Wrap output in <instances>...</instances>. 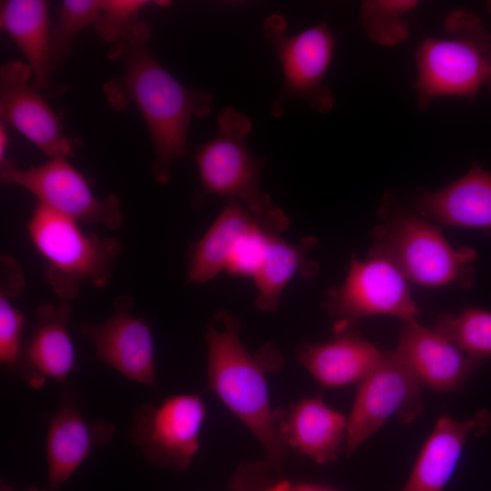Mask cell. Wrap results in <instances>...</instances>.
<instances>
[{
    "mask_svg": "<svg viewBox=\"0 0 491 491\" xmlns=\"http://www.w3.org/2000/svg\"><path fill=\"white\" fill-rule=\"evenodd\" d=\"M149 37V25L140 21L127 36L111 46L107 56L120 59L124 71L121 77L105 85L104 92L115 110L131 102L138 108L155 150L153 176L165 185L173 163L187 154L192 120L208 115L214 99L209 91L185 87L164 68L147 46Z\"/></svg>",
    "mask_w": 491,
    "mask_h": 491,
    "instance_id": "obj_1",
    "label": "cell"
},
{
    "mask_svg": "<svg viewBox=\"0 0 491 491\" xmlns=\"http://www.w3.org/2000/svg\"><path fill=\"white\" fill-rule=\"evenodd\" d=\"M207 387L261 444L266 460L284 475L290 448L280 434L270 404L267 374L279 371L283 357L271 344L252 355L241 340V322L218 310L205 326Z\"/></svg>",
    "mask_w": 491,
    "mask_h": 491,
    "instance_id": "obj_2",
    "label": "cell"
},
{
    "mask_svg": "<svg viewBox=\"0 0 491 491\" xmlns=\"http://www.w3.org/2000/svg\"><path fill=\"white\" fill-rule=\"evenodd\" d=\"M378 213L382 224L373 232L367 257L389 261L406 280L420 286L471 285L473 248L453 247L438 227L393 193L385 195Z\"/></svg>",
    "mask_w": 491,
    "mask_h": 491,
    "instance_id": "obj_3",
    "label": "cell"
},
{
    "mask_svg": "<svg viewBox=\"0 0 491 491\" xmlns=\"http://www.w3.org/2000/svg\"><path fill=\"white\" fill-rule=\"evenodd\" d=\"M415 59L420 109L444 96L473 100L491 77V32L475 14L455 10L444 21V35L425 37Z\"/></svg>",
    "mask_w": 491,
    "mask_h": 491,
    "instance_id": "obj_4",
    "label": "cell"
},
{
    "mask_svg": "<svg viewBox=\"0 0 491 491\" xmlns=\"http://www.w3.org/2000/svg\"><path fill=\"white\" fill-rule=\"evenodd\" d=\"M216 122L217 135L201 145L195 155L200 190L194 202L201 205L212 195L235 200L281 234L287 228L289 219L260 188L265 160L255 156L247 146L251 120L228 106L220 111Z\"/></svg>",
    "mask_w": 491,
    "mask_h": 491,
    "instance_id": "obj_5",
    "label": "cell"
},
{
    "mask_svg": "<svg viewBox=\"0 0 491 491\" xmlns=\"http://www.w3.org/2000/svg\"><path fill=\"white\" fill-rule=\"evenodd\" d=\"M26 227L45 261V280L62 301L76 297L84 282L96 288L107 285L123 250L120 240L85 232L78 222L38 203Z\"/></svg>",
    "mask_w": 491,
    "mask_h": 491,
    "instance_id": "obj_6",
    "label": "cell"
},
{
    "mask_svg": "<svg viewBox=\"0 0 491 491\" xmlns=\"http://www.w3.org/2000/svg\"><path fill=\"white\" fill-rule=\"evenodd\" d=\"M286 29L287 21L281 15H269L264 21V35L276 51L283 74L281 93L272 103L270 113L281 116L290 100L300 98L313 111L327 114L335 105V96L323 81L336 38L326 22L293 35H286Z\"/></svg>",
    "mask_w": 491,
    "mask_h": 491,
    "instance_id": "obj_7",
    "label": "cell"
},
{
    "mask_svg": "<svg viewBox=\"0 0 491 491\" xmlns=\"http://www.w3.org/2000/svg\"><path fill=\"white\" fill-rule=\"evenodd\" d=\"M1 179L24 187L46 208L78 223L104 225L115 230L123 223L120 199L115 195L97 197L85 175L68 158L20 168L10 159L1 165Z\"/></svg>",
    "mask_w": 491,
    "mask_h": 491,
    "instance_id": "obj_8",
    "label": "cell"
},
{
    "mask_svg": "<svg viewBox=\"0 0 491 491\" xmlns=\"http://www.w3.org/2000/svg\"><path fill=\"white\" fill-rule=\"evenodd\" d=\"M423 408L421 383L396 351H382L376 367L359 383L347 417L345 450L351 456L392 416L414 421Z\"/></svg>",
    "mask_w": 491,
    "mask_h": 491,
    "instance_id": "obj_9",
    "label": "cell"
},
{
    "mask_svg": "<svg viewBox=\"0 0 491 491\" xmlns=\"http://www.w3.org/2000/svg\"><path fill=\"white\" fill-rule=\"evenodd\" d=\"M205 416V405L199 394L171 396L157 404L139 406L130 436L155 466L184 471L199 450Z\"/></svg>",
    "mask_w": 491,
    "mask_h": 491,
    "instance_id": "obj_10",
    "label": "cell"
},
{
    "mask_svg": "<svg viewBox=\"0 0 491 491\" xmlns=\"http://www.w3.org/2000/svg\"><path fill=\"white\" fill-rule=\"evenodd\" d=\"M325 305L336 318L335 332L354 329L366 316L387 315L406 321L419 314L406 277L381 257L352 258L344 283L328 293Z\"/></svg>",
    "mask_w": 491,
    "mask_h": 491,
    "instance_id": "obj_11",
    "label": "cell"
},
{
    "mask_svg": "<svg viewBox=\"0 0 491 491\" xmlns=\"http://www.w3.org/2000/svg\"><path fill=\"white\" fill-rule=\"evenodd\" d=\"M134 306L131 296H117L105 321H84L78 331L94 346L99 360L126 378L157 389L151 326L133 314Z\"/></svg>",
    "mask_w": 491,
    "mask_h": 491,
    "instance_id": "obj_12",
    "label": "cell"
},
{
    "mask_svg": "<svg viewBox=\"0 0 491 491\" xmlns=\"http://www.w3.org/2000/svg\"><path fill=\"white\" fill-rule=\"evenodd\" d=\"M28 64L15 60L0 69L1 118L13 125L49 158L74 155L76 140L65 135L57 115L29 80Z\"/></svg>",
    "mask_w": 491,
    "mask_h": 491,
    "instance_id": "obj_13",
    "label": "cell"
},
{
    "mask_svg": "<svg viewBox=\"0 0 491 491\" xmlns=\"http://www.w3.org/2000/svg\"><path fill=\"white\" fill-rule=\"evenodd\" d=\"M396 351L421 385L440 393L460 390L481 363L416 319L403 321Z\"/></svg>",
    "mask_w": 491,
    "mask_h": 491,
    "instance_id": "obj_14",
    "label": "cell"
},
{
    "mask_svg": "<svg viewBox=\"0 0 491 491\" xmlns=\"http://www.w3.org/2000/svg\"><path fill=\"white\" fill-rule=\"evenodd\" d=\"M73 306L67 301L37 307L35 326L15 366L33 388L42 387L47 379L63 383L71 373L75 363L68 331Z\"/></svg>",
    "mask_w": 491,
    "mask_h": 491,
    "instance_id": "obj_15",
    "label": "cell"
},
{
    "mask_svg": "<svg viewBox=\"0 0 491 491\" xmlns=\"http://www.w3.org/2000/svg\"><path fill=\"white\" fill-rule=\"evenodd\" d=\"M275 417L290 449L321 465L337 458L346 441L347 417L321 396L301 397L286 409L275 410Z\"/></svg>",
    "mask_w": 491,
    "mask_h": 491,
    "instance_id": "obj_16",
    "label": "cell"
},
{
    "mask_svg": "<svg viewBox=\"0 0 491 491\" xmlns=\"http://www.w3.org/2000/svg\"><path fill=\"white\" fill-rule=\"evenodd\" d=\"M491 425L486 410L466 420L441 416L423 445L406 484L397 491H445L470 436L485 434Z\"/></svg>",
    "mask_w": 491,
    "mask_h": 491,
    "instance_id": "obj_17",
    "label": "cell"
},
{
    "mask_svg": "<svg viewBox=\"0 0 491 491\" xmlns=\"http://www.w3.org/2000/svg\"><path fill=\"white\" fill-rule=\"evenodd\" d=\"M115 429L108 421L86 419L73 406L60 407L45 437L49 490L68 481L95 448L111 440Z\"/></svg>",
    "mask_w": 491,
    "mask_h": 491,
    "instance_id": "obj_18",
    "label": "cell"
},
{
    "mask_svg": "<svg viewBox=\"0 0 491 491\" xmlns=\"http://www.w3.org/2000/svg\"><path fill=\"white\" fill-rule=\"evenodd\" d=\"M382 351L354 329L336 332L321 343L302 342L296 360L323 387H341L363 381L376 367Z\"/></svg>",
    "mask_w": 491,
    "mask_h": 491,
    "instance_id": "obj_19",
    "label": "cell"
},
{
    "mask_svg": "<svg viewBox=\"0 0 491 491\" xmlns=\"http://www.w3.org/2000/svg\"><path fill=\"white\" fill-rule=\"evenodd\" d=\"M415 209L429 221L491 228V172L474 164L466 175L433 192L417 195Z\"/></svg>",
    "mask_w": 491,
    "mask_h": 491,
    "instance_id": "obj_20",
    "label": "cell"
},
{
    "mask_svg": "<svg viewBox=\"0 0 491 491\" xmlns=\"http://www.w3.org/2000/svg\"><path fill=\"white\" fill-rule=\"evenodd\" d=\"M260 226L280 234L241 203L228 200L212 225L188 251L189 280L206 283L225 270L240 240Z\"/></svg>",
    "mask_w": 491,
    "mask_h": 491,
    "instance_id": "obj_21",
    "label": "cell"
},
{
    "mask_svg": "<svg viewBox=\"0 0 491 491\" xmlns=\"http://www.w3.org/2000/svg\"><path fill=\"white\" fill-rule=\"evenodd\" d=\"M0 25L26 57L32 71L33 86L39 91L49 87L53 66L50 58L51 31L47 2L1 1Z\"/></svg>",
    "mask_w": 491,
    "mask_h": 491,
    "instance_id": "obj_22",
    "label": "cell"
},
{
    "mask_svg": "<svg viewBox=\"0 0 491 491\" xmlns=\"http://www.w3.org/2000/svg\"><path fill=\"white\" fill-rule=\"evenodd\" d=\"M314 244L313 237L304 238L300 244L294 245L284 240L279 234L271 236L263 260L253 276L257 290L255 300L257 309L276 312L284 288L296 274L311 277L316 273L317 264L307 257Z\"/></svg>",
    "mask_w": 491,
    "mask_h": 491,
    "instance_id": "obj_23",
    "label": "cell"
},
{
    "mask_svg": "<svg viewBox=\"0 0 491 491\" xmlns=\"http://www.w3.org/2000/svg\"><path fill=\"white\" fill-rule=\"evenodd\" d=\"M418 5L416 0H366L360 4L359 22L372 42L395 46L408 38L406 15Z\"/></svg>",
    "mask_w": 491,
    "mask_h": 491,
    "instance_id": "obj_24",
    "label": "cell"
},
{
    "mask_svg": "<svg viewBox=\"0 0 491 491\" xmlns=\"http://www.w3.org/2000/svg\"><path fill=\"white\" fill-rule=\"evenodd\" d=\"M472 358L491 357V312L466 308L457 315L441 314L435 327Z\"/></svg>",
    "mask_w": 491,
    "mask_h": 491,
    "instance_id": "obj_25",
    "label": "cell"
},
{
    "mask_svg": "<svg viewBox=\"0 0 491 491\" xmlns=\"http://www.w3.org/2000/svg\"><path fill=\"white\" fill-rule=\"evenodd\" d=\"M98 0H65L58 19L50 32V58L53 70L63 68L76 35L100 17Z\"/></svg>",
    "mask_w": 491,
    "mask_h": 491,
    "instance_id": "obj_26",
    "label": "cell"
},
{
    "mask_svg": "<svg viewBox=\"0 0 491 491\" xmlns=\"http://www.w3.org/2000/svg\"><path fill=\"white\" fill-rule=\"evenodd\" d=\"M229 491H344L332 486L286 479L266 460L241 462L229 481Z\"/></svg>",
    "mask_w": 491,
    "mask_h": 491,
    "instance_id": "obj_27",
    "label": "cell"
},
{
    "mask_svg": "<svg viewBox=\"0 0 491 491\" xmlns=\"http://www.w3.org/2000/svg\"><path fill=\"white\" fill-rule=\"evenodd\" d=\"M151 4L165 6L171 2L147 0H98L100 17L95 25L97 35L115 44L127 36L139 24V11Z\"/></svg>",
    "mask_w": 491,
    "mask_h": 491,
    "instance_id": "obj_28",
    "label": "cell"
},
{
    "mask_svg": "<svg viewBox=\"0 0 491 491\" xmlns=\"http://www.w3.org/2000/svg\"><path fill=\"white\" fill-rule=\"evenodd\" d=\"M8 292L0 289V362L7 368H15L23 348L25 317L16 308Z\"/></svg>",
    "mask_w": 491,
    "mask_h": 491,
    "instance_id": "obj_29",
    "label": "cell"
},
{
    "mask_svg": "<svg viewBox=\"0 0 491 491\" xmlns=\"http://www.w3.org/2000/svg\"><path fill=\"white\" fill-rule=\"evenodd\" d=\"M275 234L277 233L265 226L247 234L238 243L225 271L232 276L253 278L263 260L268 242Z\"/></svg>",
    "mask_w": 491,
    "mask_h": 491,
    "instance_id": "obj_30",
    "label": "cell"
},
{
    "mask_svg": "<svg viewBox=\"0 0 491 491\" xmlns=\"http://www.w3.org/2000/svg\"><path fill=\"white\" fill-rule=\"evenodd\" d=\"M8 145L7 133H6V122L1 118L0 121V165L5 163L6 159V148Z\"/></svg>",
    "mask_w": 491,
    "mask_h": 491,
    "instance_id": "obj_31",
    "label": "cell"
},
{
    "mask_svg": "<svg viewBox=\"0 0 491 491\" xmlns=\"http://www.w3.org/2000/svg\"><path fill=\"white\" fill-rule=\"evenodd\" d=\"M27 491H51V490L38 489L36 487H29Z\"/></svg>",
    "mask_w": 491,
    "mask_h": 491,
    "instance_id": "obj_32",
    "label": "cell"
},
{
    "mask_svg": "<svg viewBox=\"0 0 491 491\" xmlns=\"http://www.w3.org/2000/svg\"><path fill=\"white\" fill-rule=\"evenodd\" d=\"M486 7H487L489 13L491 14V1H488V2L486 3Z\"/></svg>",
    "mask_w": 491,
    "mask_h": 491,
    "instance_id": "obj_33",
    "label": "cell"
},
{
    "mask_svg": "<svg viewBox=\"0 0 491 491\" xmlns=\"http://www.w3.org/2000/svg\"><path fill=\"white\" fill-rule=\"evenodd\" d=\"M487 85H488V87H489L490 90H491V77L489 78V80H488V82H487Z\"/></svg>",
    "mask_w": 491,
    "mask_h": 491,
    "instance_id": "obj_34",
    "label": "cell"
}]
</instances>
